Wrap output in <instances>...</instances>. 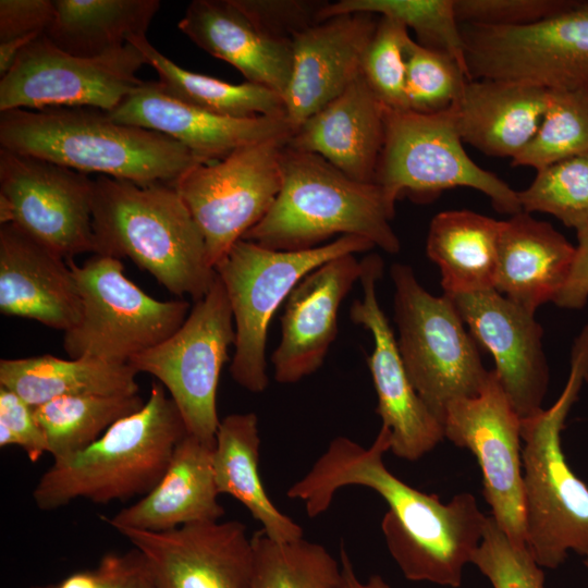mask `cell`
I'll return each instance as SVG.
<instances>
[{
	"label": "cell",
	"instance_id": "6da1fadb",
	"mask_svg": "<svg viewBox=\"0 0 588 588\" xmlns=\"http://www.w3.org/2000/svg\"><path fill=\"white\" fill-rule=\"evenodd\" d=\"M391 431L381 428L369 448L346 437L333 439L287 498L302 500L309 517L326 512L338 490L363 486L376 491L389 510L381 520L388 550L404 577L458 588L466 564L480 544L485 515L468 492L442 503L394 476L384 465Z\"/></svg>",
	"mask_w": 588,
	"mask_h": 588
},
{
	"label": "cell",
	"instance_id": "7a4b0ae2",
	"mask_svg": "<svg viewBox=\"0 0 588 588\" xmlns=\"http://www.w3.org/2000/svg\"><path fill=\"white\" fill-rule=\"evenodd\" d=\"M1 148L139 185L172 184L208 163L175 139L88 107L0 112Z\"/></svg>",
	"mask_w": 588,
	"mask_h": 588
},
{
	"label": "cell",
	"instance_id": "3957f363",
	"mask_svg": "<svg viewBox=\"0 0 588 588\" xmlns=\"http://www.w3.org/2000/svg\"><path fill=\"white\" fill-rule=\"evenodd\" d=\"M91 226L94 254L131 259L174 295L196 302L216 280L203 234L169 183L139 185L99 175Z\"/></svg>",
	"mask_w": 588,
	"mask_h": 588
},
{
	"label": "cell",
	"instance_id": "277c9868",
	"mask_svg": "<svg viewBox=\"0 0 588 588\" xmlns=\"http://www.w3.org/2000/svg\"><path fill=\"white\" fill-rule=\"evenodd\" d=\"M186 434L175 403L154 382L140 409L114 422L86 449L53 461L33 490L34 502L52 511L77 499L107 504L144 497L160 481Z\"/></svg>",
	"mask_w": 588,
	"mask_h": 588
},
{
	"label": "cell",
	"instance_id": "5b68a950",
	"mask_svg": "<svg viewBox=\"0 0 588 588\" xmlns=\"http://www.w3.org/2000/svg\"><path fill=\"white\" fill-rule=\"evenodd\" d=\"M394 212L378 184L352 180L320 156L285 145L280 192L242 238L274 250H305L335 234L355 235L395 254L401 244L390 223Z\"/></svg>",
	"mask_w": 588,
	"mask_h": 588
},
{
	"label": "cell",
	"instance_id": "8992f818",
	"mask_svg": "<svg viewBox=\"0 0 588 588\" xmlns=\"http://www.w3.org/2000/svg\"><path fill=\"white\" fill-rule=\"evenodd\" d=\"M588 380V324L574 341L567 382L548 408L522 418L526 546L543 568L588 554V486L569 467L561 432Z\"/></svg>",
	"mask_w": 588,
	"mask_h": 588
},
{
	"label": "cell",
	"instance_id": "52a82bcc",
	"mask_svg": "<svg viewBox=\"0 0 588 588\" xmlns=\"http://www.w3.org/2000/svg\"><path fill=\"white\" fill-rule=\"evenodd\" d=\"M375 245L359 236L338 240L305 250H274L252 241H237L216 267L235 327L233 380L259 393L269 384L266 343L269 323L281 303L309 272L336 257L369 250Z\"/></svg>",
	"mask_w": 588,
	"mask_h": 588
},
{
	"label": "cell",
	"instance_id": "ba28073f",
	"mask_svg": "<svg viewBox=\"0 0 588 588\" xmlns=\"http://www.w3.org/2000/svg\"><path fill=\"white\" fill-rule=\"evenodd\" d=\"M391 277L404 367L419 396L443 424L448 405L477 395L489 371L448 295H431L406 265H393Z\"/></svg>",
	"mask_w": 588,
	"mask_h": 588
},
{
	"label": "cell",
	"instance_id": "9c48e42d",
	"mask_svg": "<svg viewBox=\"0 0 588 588\" xmlns=\"http://www.w3.org/2000/svg\"><path fill=\"white\" fill-rule=\"evenodd\" d=\"M384 130L375 183L393 204L402 196L427 201L445 189L469 187L500 212L523 211L518 192L467 155L454 105L432 114L385 108Z\"/></svg>",
	"mask_w": 588,
	"mask_h": 588
},
{
	"label": "cell",
	"instance_id": "30bf717a",
	"mask_svg": "<svg viewBox=\"0 0 588 588\" xmlns=\"http://www.w3.org/2000/svg\"><path fill=\"white\" fill-rule=\"evenodd\" d=\"M68 262L81 298L79 319L63 332L70 358L127 364L172 335L191 311L184 299L158 301L146 294L124 274L119 258L94 254L79 266Z\"/></svg>",
	"mask_w": 588,
	"mask_h": 588
},
{
	"label": "cell",
	"instance_id": "8fae6325",
	"mask_svg": "<svg viewBox=\"0 0 588 588\" xmlns=\"http://www.w3.org/2000/svg\"><path fill=\"white\" fill-rule=\"evenodd\" d=\"M231 344H235L233 313L217 275L210 290L195 302L172 335L128 363L137 372L155 377L168 390L188 434L215 445L220 425L217 389Z\"/></svg>",
	"mask_w": 588,
	"mask_h": 588
},
{
	"label": "cell",
	"instance_id": "7c38bea8",
	"mask_svg": "<svg viewBox=\"0 0 588 588\" xmlns=\"http://www.w3.org/2000/svg\"><path fill=\"white\" fill-rule=\"evenodd\" d=\"M470 79L546 90L588 87V0L531 25L461 24Z\"/></svg>",
	"mask_w": 588,
	"mask_h": 588
},
{
	"label": "cell",
	"instance_id": "4fadbf2b",
	"mask_svg": "<svg viewBox=\"0 0 588 588\" xmlns=\"http://www.w3.org/2000/svg\"><path fill=\"white\" fill-rule=\"evenodd\" d=\"M289 139L238 148L221 160L193 167L171 184L198 225L215 270L275 200Z\"/></svg>",
	"mask_w": 588,
	"mask_h": 588
},
{
	"label": "cell",
	"instance_id": "5bb4252c",
	"mask_svg": "<svg viewBox=\"0 0 588 588\" xmlns=\"http://www.w3.org/2000/svg\"><path fill=\"white\" fill-rule=\"evenodd\" d=\"M148 62L132 44L95 58L70 54L45 34L29 42L0 79V112L53 107L117 108L144 81Z\"/></svg>",
	"mask_w": 588,
	"mask_h": 588
},
{
	"label": "cell",
	"instance_id": "9a60e30c",
	"mask_svg": "<svg viewBox=\"0 0 588 588\" xmlns=\"http://www.w3.org/2000/svg\"><path fill=\"white\" fill-rule=\"evenodd\" d=\"M93 192L88 174L0 149V224H15L66 261L95 253Z\"/></svg>",
	"mask_w": 588,
	"mask_h": 588
},
{
	"label": "cell",
	"instance_id": "2e32d148",
	"mask_svg": "<svg viewBox=\"0 0 588 588\" xmlns=\"http://www.w3.org/2000/svg\"><path fill=\"white\" fill-rule=\"evenodd\" d=\"M443 429L444 438L476 456L498 526L514 544L526 546L522 418L494 370L477 395L448 405Z\"/></svg>",
	"mask_w": 588,
	"mask_h": 588
},
{
	"label": "cell",
	"instance_id": "e0dca14e",
	"mask_svg": "<svg viewBox=\"0 0 588 588\" xmlns=\"http://www.w3.org/2000/svg\"><path fill=\"white\" fill-rule=\"evenodd\" d=\"M363 296L354 301L350 315L373 338L368 366L378 396L377 413L391 431V452L415 462L432 451L443 439L441 420L429 409L413 387L404 367L397 341L381 309L376 292L383 261L372 254L362 260Z\"/></svg>",
	"mask_w": 588,
	"mask_h": 588
},
{
	"label": "cell",
	"instance_id": "ac0fdd59",
	"mask_svg": "<svg viewBox=\"0 0 588 588\" xmlns=\"http://www.w3.org/2000/svg\"><path fill=\"white\" fill-rule=\"evenodd\" d=\"M115 530L144 556L158 588H252V538L238 520Z\"/></svg>",
	"mask_w": 588,
	"mask_h": 588
},
{
	"label": "cell",
	"instance_id": "d6986e66",
	"mask_svg": "<svg viewBox=\"0 0 588 588\" xmlns=\"http://www.w3.org/2000/svg\"><path fill=\"white\" fill-rule=\"evenodd\" d=\"M448 296L475 341L492 355L494 371L520 418L541 411L549 367L534 314L494 289Z\"/></svg>",
	"mask_w": 588,
	"mask_h": 588
},
{
	"label": "cell",
	"instance_id": "ffe728a7",
	"mask_svg": "<svg viewBox=\"0 0 588 588\" xmlns=\"http://www.w3.org/2000/svg\"><path fill=\"white\" fill-rule=\"evenodd\" d=\"M378 20L369 13L338 15L292 38L293 69L283 99L293 133L362 75Z\"/></svg>",
	"mask_w": 588,
	"mask_h": 588
},
{
	"label": "cell",
	"instance_id": "44dd1931",
	"mask_svg": "<svg viewBox=\"0 0 588 588\" xmlns=\"http://www.w3.org/2000/svg\"><path fill=\"white\" fill-rule=\"evenodd\" d=\"M108 114L119 123L164 134L206 162L221 160L252 144L290 138L293 134L286 117L220 115L173 97L158 81H144Z\"/></svg>",
	"mask_w": 588,
	"mask_h": 588
},
{
	"label": "cell",
	"instance_id": "7402d4cb",
	"mask_svg": "<svg viewBox=\"0 0 588 588\" xmlns=\"http://www.w3.org/2000/svg\"><path fill=\"white\" fill-rule=\"evenodd\" d=\"M362 271L355 254L343 255L309 272L290 293L271 356L279 383H295L322 365L338 334L340 305Z\"/></svg>",
	"mask_w": 588,
	"mask_h": 588
},
{
	"label": "cell",
	"instance_id": "603a6c76",
	"mask_svg": "<svg viewBox=\"0 0 588 588\" xmlns=\"http://www.w3.org/2000/svg\"><path fill=\"white\" fill-rule=\"evenodd\" d=\"M0 313L63 332L81 315L69 262L13 223L0 224Z\"/></svg>",
	"mask_w": 588,
	"mask_h": 588
},
{
	"label": "cell",
	"instance_id": "cb8c5ba5",
	"mask_svg": "<svg viewBox=\"0 0 588 588\" xmlns=\"http://www.w3.org/2000/svg\"><path fill=\"white\" fill-rule=\"evenodd\" d=\"M384 106L360 75L290 137L291 149L320 156L346 176L375 183L384 143Z\"/></svg>",
	"mask_w": 588,
	"mask_h": 588
},
{
	"label": "cell",
	"instance_id": "d4e9b609",
	"mask_svg": "<svg viewBox=\"0 0 588 588\" xmlns=\"http://www.w3.org/2000/svg\"><path fill=\"white\" fill-rule=\"evenodd\" d=\"M177 27L204 51L237 69L247 82L284 95L293 69L292 40L262 32L233 0H194Z\"/></svg>",
	"mask_w": 588,
	"mask_h": 588
},
{
	"label": "cell",
	"instance_id": "484cf974",
	"mask_svg": "<svg viewBox=\"0 0 588 588\" xmlns=\"http://www.w3.org/2000/svg\"><path fill=\"white\" fill-rule=\"evenodd\" d=\"M213 446L187 433L151 491L112 517L100 518L114 529L126 527L156 532L219 520L225 511L218 501Z\"/></svg>",
	"mask_w": 588,
	"mask_h": 588
},
{
	"label": "cell",
	"instance_id": "4316f807",
	"mask_svg": "<svg viewBox=\"0 0 588 588\" xmlns=\"http://www.w3.org/2000/svg\"><path fill=\"white\" fill-rule=\"evenodd\" d=\"M575 253L550 223L526 211L513 215L500 233L494 290L535 314L565 285Z\"/></svg>",
	"mask_w": 588,
	"mask_h": 588
},
{
	"label": "cell",
	"instance_id": "83f0119b",
	"mask_svg": "<svg viewBox=\"0 0 588 588\" xmlns=\"http://www.w3.org/2000/svg\"><path fill=\"white\" fill-rule=\"evenodd\" d=\"M548 90L499 79L467 81L454 103L463 143L492 157L514 159L541 123Z\"/></svg>",
	"mask_w": 588,
	"mask_h": 588
},
{
	"label": "cell",
	"instance_id": "f1b7e54d",
	"mask_svg": "<svg viewBox=\"0 0 588 588\" xmlns=\"http://www.w3.org/2000/svg\"><path fill=\"white\" fill-rule=\"evenodd\" d=\"M260 436L254 413L231 414L219 425L212 470L219 494L240 501L273 540L304 538L303 528L269 499L259 475Z\"/></svg>",
	"mask_w": 588,
	"mask_h": 588
},
{
	"label": "cell",
	"instance_id": "f546056e",
	"mask_svg": "<svg viewBox=\"0 0 588 588\" xmlns=\"http://www.w3.org/2000/svg\"><path fill=\"white\" fill-rule=\"evenodd\" d=\"M137 371L127 364L50 354L0 360V387L33 407L69 395L138 394Z\"/></svg>",
	"mask_w": 588,
	"mask_h": 588
},
{
	"label": "cell",
	"instance_id": "4dcf8cb0",
	"mask_svg": "<svg viewBox=\"0 0 588 588\" xmlns=\"http://www.w3.org/2000/svg\"><path fill=\"white\" fill-rule=\"evenodd\" d=\"M502 226L503 221L470 210L433 217L426 253L440 269L445 295L494 289Z\"/></svg>",
	"mask_w": 588,
	"mask_h": 588
},
{
	"label": "cell",
	"instance_id": "1f68e13d",
	"mask_svg": "<svg viewBox=\"0 0 588 588\" xmlns=\"http://www.w3.org/2000/svg\"><path fill=\"white\" fill-rule=\"evenodd\" d=\"M54 14L45 32L59 49L83 58L117 50L146 37L159 0H53Z\"/></svg>",
	"mask_w": 588,
	"mask_h": 588
},
{
	"label": "cell",
	"instance_id": "d6a6232c",
	"mask_svg": "<svg viewBox=\"0 0 588 588\" xmlns=\"http://www.w3.org/2000/svg\"><path fill=\"white\" fill-rule=\"evenodd\" d=\"M130 44L156 70L163 89L177 99L235 119L286 117L283 96L269 87L250 82L233 84L185 70L158 51L147 37L135 38Z\"/></svg>",
	"mask_w": 588,
	"mask_h": 588
},
{
	"label": "cell",
	"instance_id": "836d02e7",
	"mask_svg": "<svg viewBox=\"0 0 588 588\" xmlns=\"http://www.w3.org/2000/svg\"><path fill=\"white\" fill-rule=\"evenodd\" d=\"M134 395H69L34 407L53 461L69 457L99 439L118 420L140 409Z\"/></svg>",
	"mask_w": 588,
	"mask_h": 588
},
{
	"label": "cell",
	"instance_id": "e575fe53",
	"mask_svg": "<svg viewBox=\"0 0 588 588\" xmlns=\"http://www.w3.org/2000/svg\"><path fill=\"white\" fill-rule=\"evenodd\" d=\"M353 13H369L403 23L416 33L418 44L454 59L469 81L454 0H339L324 3L319 22Z\"/></svg>",
	"mask_w": 588,
	"mask_h": 588
},
{
	"label": "cell",
	"instance_id": "d590c367",
	"mask_svg": "<svg viewBox=\"0 0 588 588\" xmlns=\"http://www.w3.org/2000/svg\"><path fill=\"white\" fill-rule=\"evenodd\" d=\"M252 588H335L341 563L322 546L301 538L280 542L253 534Z\"/></svg>",
	"mask_w": 588,
	"mask_h": 588
},
{
	"label": "cell",
	"instance_id": "8d00e7d4",
	"mask_svg": "<svg viewBox=\"0 0 588 588\" xmlns=\"http://www.w3.org/2000/svg\"><path fill=\"white\" fill-rule=\"evenodd\" d=\"M588 151V87L548 90L546 110L532 139L512 159L537 171Z\"/></svg>",
	"mask_w": 588,
	"mask_h": 588
},
{
	"label": "cell",
	"instance_id": "74e56055",
	"mask_svg": "<svg viewBox=\"0 0 588 588\" xmlns=\"http://www.w3.org/2000/svg\"><path fill=\"white\" fill-rule=\"evenodd\" d=\"M518 199L523 211L552 215L576 232L588 228V151L538 170Z\"/></svg>",
	"mask_w": 588,
	"mask_h": 588
},
{
	"label": "cell",
	"instance_id": "f35d334b",
	"mask_svg": "<svg viewBox=\"0 0 588 588\" xmlns=\"http://www.w3.org/2000/svg\"><path fill=\"white\" fill-rule=\"evenodd\" d=\"M407 110L432 114L451 108L468 81L460 64L444 52L411 38L406 45Z\"/></svg>",
	"mask_w": 588,
	"mask_h": 588
},
{
	"label": "cell",
	"instance_id": "ab89813d",
	"mask_svg": "<svg viewBox=\"0 0 588 588\" xmlns=\"http://www.w3.org/2000/svg\"><path fill=\"white\" fill-rule=\"evenodd\" d=\"M412 37L401 22L380 16L362 61V76L390 110H407L406 45Z\"/></svg>",
	"mask_w": 588,
	"mask_h": 588
},
{
	"label": "cell",
	"instance_id": "60d3db41",
	"mask_svg": "<svg viewBox=\"0 0 588 588\" xmlns=\"http://www.w3.org/2000/svg\"><path fill=\"white\" fill-rule=\"evenodd\" d=\"M470 563L493 588H544V572L527 546L514 544L491 515Z\"/></svg>",
	"mask_w": 588,
	"mask_h": 588
},
{
	"label": "cell",
	"instance_id": "b9f144b4",
	"mask_svg": "<svg viewBox=\"0 0 588 588\" xmlns=\"http://www.w3.org/2000/svg\"><path fill=\"white\" fill-rule=\"evenodd\" d=\"M577 0H454L460 24L493 27L531 25L556 15Z\"/></svg>",
	"mask_w": 588,
	"mask_h": 588
},
{
	"label": "cell",
	"instance_id": "7bdbcfd3",
	"mask_svg": "<svg viewBox=\"0 0 588 588\" xmlns=\"http://www.w3.org/2000/svg\"><path fill=\"white\" fill-rule=\"evenodd\" d=\"M236 7L262 32L291 39L319 23L326 1L314 0H233Z\"/></svg>",
	"mask_w": 588,
	"mask_h": 588
},
{
	"label": "cell",
	"instance_id": "ee69618b",
	"mask_svg": "<svg viewBox=\"0 0 588 588\" xmlns=\"http://www.w3.org/2000/svg\"><path fill=\"white\" fill-rule=\"evenodd\" d=\"M9 445L23 449L33 463L48 453L34 407L15 392L0 387V446Z\"/></svg>",
	"mask_w": 588,
	"mask_h": 588
},
{
	"label": "cell",
	"instance_id": "f6af8a7d",
	"mask_svg": "<svg viewBox=\"0 0 588 588\" xmlns=\"http://www.w3.org/2000/svg\"><path fill=\"white\" fill-rule=\"evenodd\" d=\"M54 14L51 0H1L0 42L30 35H42Z\"/></svg>",
	"mask_w": 588,
	"mask_h": 588
},
{
	"label": "cell",
	"instance_id": "bcb514c9",
	"mask_svg": "<svg viewBox=\"0 0 588 588\" xmlns=\"http://www.w3.org/2000/svg\"><path fill=\"white\" fill-rule=\"evenodd\" d=\"M100 588H158L151 572L139 551L109 552L95 568Z\"/></svg>",
	"mask_w": 588,
	"mask_h": 588
},
{
	"label": "cell",
	"instance_id": "7dc6e473",
	"mask_svg": "<svg viewBox=\"0 0 588 588\" xmlns=\"http://www.w3.org/2000/svg\"><path fill=\"white\" fill-rule=\"evenodd\" d=\"M578 244L568 279L554 299L562 308L579 309L588 301V228L577 232Z\"/></svg>",
	"mask_w": 588,
	"mask_h": 588
},
{
	"label": "cell",
	"instance_id": "c3c4849f",
	"mask_svg": "<svg viewBox=\"0 0 588 588\" xmlns=\"http://www.w3.org/2000/svg\"><path fill=\"white\" fill-rule=\"evenodd\" d=\"M340 563L341 577L335 588H391L379 574L369 576L365 581L360 580L343 544L340 549Z\"/></svg>",
	"mask_w": 588,
	"mask_h": 588
},
{
	"label": "cell",
	"instance_id": "681fc988",
	"mask_svg": "<svg viewBox=\"0 0 588 588\" xmlns=\"http://www.w3.org/2000/svg\"><path fill=\"white\" fill-rule=\"evenodd\" d=\"M40 35L13 38L0 42V76H4L13 66L20 52Z\"/></svg>",
	"mask_w": 588,
	"mask_h": 588
},
{
	"label": "cell",
	"instance_id": "f907efd6",
	"mask_svg": "<svg viewBox=\"0 0 588 588\" xmlns=\"http://www.w3.org/2000/svg\"><path fill=\"white\" fill-rule=\"evenodd\" d=\"M29 588H100V581L96 569L75 572L62 580L44 586Z\"/></svg>",
	"mask_w": 588,
	"mask_h": 588
},
{
	"label": "cell",
	"instance_id": "816d5d0a",
	"mask_svg": "<svg viewBox=\"0 0 588 588\" xmlns=\"http://www.w3.org/2000/svg\"><path fill=\"white\" fill-rule=\"evenodd\" d=\"M584 564H585V566H586L587 569H588V554H587V555L585 556V559H584Z\"/></svg>",
	"mask_w": 588,
	"mask_h": 588
}]
</instances>
